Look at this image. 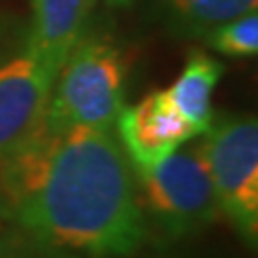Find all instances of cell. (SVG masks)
<instances>
[{"label": "cell", "mask_w": 258, "mask_h": 258, "mask_svg": "<svg viewBox=\"0 0 258 258\" xmlns=\"http://www.w3.org/2000/svg\"><path fill=\"white\" fill-rule=\"evenodd\" d=\"M161 7L179 37L203 39L220 24L256 11L258 0H161Z\"/></svg>", "instance_id": "cell-9"}, {"label": "cell", "mask_w": 258, "mask_h": 258, "mask_svg": "<svg viewBox=\"0 0 258 258\" xmlns=\"http://www.w3.org/2000/svg\"><path fill=\"white\" fill-rule=\"evenodd\" d=\"M114 127L132 168L155 166L198 136L170 106L164 91L147 95L136 106H123Z\"/></svg>", "instance_id": "cell-6"}, {"label": "cell", "mask_w": 258, "mask_h": 258, "mask_svg": "<svg viewBox=\"0 0 258 258\" xmlns=\"http://www.w3.org/2000/svg\"><path fill=\"white\" fill-rule=\"evenodd\" d=\"M108 7H114V9H127L129 5H134V0H103Z\"/></svg>", "instance_id": "cell-12"}, {"label": "cell", "mask_w": 258, "mask_h": 258, "mask_svg": "<svg viewBox=\"0 0 258 258\" xmlns=\"http://www.w3.org/2000/svg\"><path fill=\"white\" fill-rule=\"evenodd\" d=\"M54 80L28 45L0 64V159L41 132Z\"/></svg>", "instance_id": "cell-5"}, {"label": "cell", "mask_w": 258, "mask_h": 258, "mask_svg": "<svg viewBox=\"0 0 258 258\" xmlns=\"http://www.w3.org/2000/svg\"><path fill=\"white\" fill-rule=\"evenodd\" d=\"M127 64L118 47L84 35L60 64L45 110V129H112L125 106Z\"/></svg>", "instance_id": "cell-2"}, {"label": "cell", "mask_w": 258, "mask_h": 258, "mask_svg": "<svg viewBox=\"0 0 258 258\" xmlns=\"http://www.w3.org/2000/svg\"><path fill=\"white\" fill-rule=\"evenodd\" d=\"M203 41L213 52L232 58H252L258 54V13H245L209 30Z\"/></svg>", "instance_id": "cell-10"}, {"label": "cell", "mask_w": 258, "mask_h": 258, "mask_svg": "<svg viewBox=\"0 0 258 258\" xmlns=\"http://www.w3.org/2000/svg\"><path fill=\"white\" fill-rule=\"evenodd\" d=\"M134 181L149 215L172 237L203 230L220 215L198 149H179L155 166L134 168Z\"/></svg>", "instance_id": "cell-4"}, {"label": "cell", "mask_w": 258, "mask_h": 258, "mask_svg": "<svg viewBox=\"0 0 258 258\" xmlns=\"http://www.w3.org/2000/svg\"><path fill=\"white\" fill-rule=\"evenodd\" d=\"M198 153L217 209L249 247L258 241V123L256 116H213Z\"/></svg>", "instance_id": "cell-3"}, {"label": "cell", "mask_w": 258, "mask_h": 258, "mask_svg": "<svg viewBox=\"0 0 258 258\" xmlns=\"http://www.w3.org/2000/svg\"><path fill=\"white\" fill-rule=\"evenodd\" d=\"M0 217L74 254L129 256L144 239L132 164L112 129L41 127L3 157Z\"/></svg>", "instance_id": "cell-1"}, {"label": "cell", "mask_w": 258, "mask_h": 258, "mask_svg": "<svg viewBox=\"0 0 258 258\" xmlns=\"http://www.w3.org/2000/svg\"><path fill=\"white\" fill-rule=\"evenodd\" d=\"M0 258H80L74 252L54 247L15 226L0 230Z\"/></svg>", "instance_id": "cell-11"}, {"label": "cell", "mask_w": 258, "mask_h": 258, "mask_svg": "<svg viewBox=\"0 0 258 258\" xmlns=\"http://www.w3.org/2000/svg\"><path fill=\"white\" fill-rule=\"evenodd\" d=\"M95 0H30L32 26L26 45L56 78L60 64L86 35Z\"/></svg>", "instance_id": "cell-7"}, {"label": "cell", "mask_w": 258, "mask_h": 258, "mask_svg": "<svg viewBox=\"0 0 258 258\" xmlns=\"http://www.w3.org/2000/svg\"><path fill=\"white\" fill-rule=\"evenodd\" d=\"M224 64L215 60L203 50H191L183 71L164 88L170 106L196 129V134H205L213 118V91L220 84Z\"/></svg>", "instance_id": "cell-8"}]
</instances>
